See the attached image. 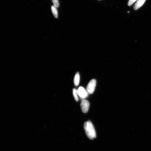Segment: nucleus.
Here are the masks:
<instances>
[{"instance_id":"f257e3e1","label":"nucleus","mask_w":151,"mask_h":151,"mask_svg":"<svg viewBox=\"0 0 151 151\" xmlns=\"http://www.w3.org/2000/svg\"><path fill=\"white\" fill-rule=\"evenodd\" d=\"M84 128L87 136L91 140L96 138V133L92 123L90 121L85 122L84 124Z\"/></svg>"},{"instance_id":"f03ea898","label":"nucleus","mask_w":151,"mask_h":151,"mask_svg":"<svg viewBox=\"0 0 151 151\" xmlns=\"http://www.w3.org/2000/svg\"><path fill=\"white\" fill-rule=\"evenodd\" d=\"M96 81L95 79L92 80L89 83L86 87V91L89 94H92L95 89Z\"/></svg>"},{"instance_id":"7ed1b4c3","label":"nucleus","mask_w":151,"mask_h":151,"mask_svg":"<svg viewBox=\"0 0 151 151\" xmlns=\"http://www.w3.org/2000/svg\"><path fill=\"white\" fill-rule=\"evenodd\" d=\"M80 105L83 113H86L88 112L90 106V103L88 100L84 99H82Z\"/></svg>"},{"instance_id":"20e7f679","label":"nucleus","mask_w":151,"mask_h":151,"mask_svg":"<svg viewBox=\"0 0 151 151\" xmlns=\"http://www.w3.org/2000/svg\"><path fill=\"white\" fill-rule=\"evenodd\" d=\"M79 96L83 99H84L88 96L89 93L83 87L80 86L78 90Z\"/></svg>"},{"instance_id":"39448f33","label":"nucleus","mask_w":151,"mask_h":151,"mask_svg":"<svg viewBox=\"0 0 151 151\" xmlns=\"http://www.w3.org/2000/svg\"><path fill=\"white\" fill-rule=\"evenodd\" d=\"M146 0H137V1L134 6L133 9L137 10L142 6L145 2Z\"/></svg>"},{"instance_id":"423d86ee","label":"nucleus","mask_w":151,"mask_h":151,"mask_svg":"<svg viewBox=\"0 0 151 151\" xmlns=\"http://www.w3.org/2000/svg\"><path fill=\"white\" fill-rule=\"evenodd\" d=\"M80 80V75L79 72H77L74 79V83L76 86H78L79 84Z\"/></svg>"},{"instance_id":"0eeeda50","label":"nucleus","mask_w":151,"mask_h":151,"mask_svg":"<svg viewBox=\"0 0 151 151\" xmlns=\"http://www.w3.org/2000/svg\"><path fill=\"white\" fill-rule=\"evenodd\" d=\"M73 94L76 101L78 102L79 100L78 93V90L75 89H73Z\"/></svg>"},{"instance_id":"6e6552de","label":"nucleus","mask_w":151,"mask_h":151,"mask_svg":"<svg viewBox=\"0 0 151 151\" xmlns=\"http://www.w3.org/2000/svg\"><path fill=\"white\" fill-rule=\"evenodd\" d=\"M51 10L52 13L54 16L55 18H57L58 17V12L57 8L53 5L52 6Z\"/></svg>"},{"instance_id":"1a4fd4ad","label":"nucleus","mask_w":151,"mask_h":151,"mask_svg":"<svg viewBox=\"0 0 151 151\" xmlns=\"http://www.w3.org/2000/svg\"><path fill=\"white\" fill-rule=\"evenodd\" d=\"M54 6L57 8L59 7V4L58 0H52Z\"/></svg>"},{"instance_id":"9d476101","label":"nucleus","mask_w":151,"mask_h":151,"mask_svg":"<svg viewBox=\"0 0 151 151\" xmlns=\"http://www.w3.org/2000/svg\"><path fill=\"white\" fill-rule=\"evenodd\" d=\"M136 1H137V0H129L128 4L129 6H130Z\"/></svg>"},{"instance_id":"9b49d317","label":"nucleus","mask_w":151,"mask_h":151,"mask_svg":"<svg viewBox=\"0 0 151 151\" xmlns=\"http://www.w3.org/2000/svg\"><path fill=\"white\" fill-rule=\"evenodd\" d=\"M130 12V11H129L128 12V13H129Z\"/></svg>"}]
</instances>
